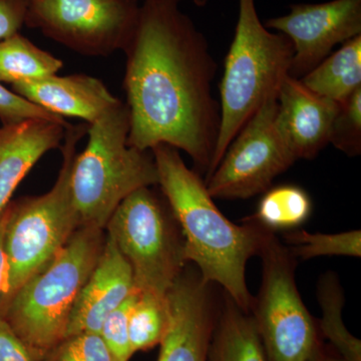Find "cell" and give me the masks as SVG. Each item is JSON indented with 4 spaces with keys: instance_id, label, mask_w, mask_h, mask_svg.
I'll use <instances>...</instances> for the list:
<instances>
[{
    "instance_id": "52a82bcc",
    "label": "cell",
    "mask_w": 361,
    "mask_h": 361,
    "mask_svg": "<svg viewBox=\"0 0 361 361\" xmlns=\"http://www.w3.org/2000/svg\"><path fill=\"white\" fill-rule=\"evenodd\" d=\"M262 281L250 312L267 361H308L318 344L317 330L299 294L296 258L271 232L259 255Z\"/></svg>"
},
{
    "instance_id": "cb8c5ba5",
    "label": "cell",
    "mask_w": 361,
    "mask_h": 361,
    "mask_svg": "<svg viewBox=\"0 0 361 361\" xmlns=\"http://www.w3.org/2000/svg\"><path fill=\"white\" fill-rule=\"evenodd\" d=\"M329 142L348 156L360 155L361 152V89L356 90L348 101L339 104Z\"/></svg>"
},
{
    "instance_id": "ac0fdd59",
    "label": "cell",
    "mask_w": 361,
    "mask_h": 361,
    "mask_svg": "<svg viewBox=\"0 0 361 361\" xmlns=\"http://www.w3.org/2000/svg\"><path fill=\"white\" fill-rule=\"evenodd\" d=\"M300 80L319 96L338 104L348 101L361 89V35L346 42Z\"/></svg>"
},
{
    "instance_id": "7c38bea8",
    "label": "cell",
    "mask_w": 361,
    "mask_h": 361,
    "mask_svg": "<svg viewBox=\"0 0 361 361\" xmlns=\"http://www.w3.org/2000/svg\"><path fill=\"white\" fill-rule=\"evenodd\" d=\"M210 283L200 273H184L167 294L169 325L158 361H208L215 327V306Z\"/></svg>"
},
{
    "instance_id": "44dd1931",
    "label": "cell",
    "mask_w": 361,
    "mask_h": 361,
    "mask_svg": "<svg viewBox=\"0 0 361 361\" xmlns=\"http://www.w3.org/2000/svg\"><path fill=\"white\" fill-rule=\"evenodd\" d=\"M317 298L322 311L320 330L323 336L344 360L361 361V341L348 331L342 319L344 294L334 273H326L319 278Z\"/></svg>"
},
{
    "instance_id": "4fadbf2b",
    "label": "cell",
    "mask_w": 361,
    "mask_h": 361,
    "mask_svg": "<svg viewBox=\"0 0 361 361\" xmlns=\"http://www.w3.org/2000/svg\"><path fill=\"white\" fill-rule=\"evenodd\" d=\"M277 128L297 160H311L329 142L339 104L287 75L278 92Z\"/></svg>"
},
{
    "instance_id": "f546056e",
    "label": "cell",
    "mask_w": 361,
    "mask_h": 361,
    "mask_svg": "<svg viewBox=\"0 0 361 361\" xmlns=\"http://www.w3.org/2000/svg\"><path fill=\"white\" fill-rule=\"evenodd\" d=\"M6 210L0 216V299L4 291V277H6V256L4 250V231H6Z\"/></svg>"
},
{
    "instance_id": "f1b7e54d",
    "label": "cell",
    "mask_w": 361,
    "mask_h": 361,
    "mask_svg": "<svg viewBox=\"0 0 361 361\" xmlns=\"http://www.w3.org/2000/svg\"><path fill=\"white\" fill-rule=\"evenodd\" d=\"M33 0H0V40L20 32Z\"/></svg>"
},
{
    "instance_id": "6da1fadb",
    "label": "cell",
    "mask_w": 361,
    "mask_h": 361,
    "mask_svg": "<svg viewBox=\"0 0 361 361\" xmlns=\"http://www.w3.org/2000/svg\"><path fill=\"white\" fill-rule=\"evenodd\" d=\"M125 54L128 144L142 151L170 145L207 173L221 111L212 94L217 65L205 35L177 2L142 0L137 32Z\"/></svg>"
},
{
    "instance_id": "d6986e66",
    "label": "cell",
    "mask_w": 361,
    "mask_h": 361,
    "mask_svg": "<svg viewBox=\"0 0 361 361\" xmlns=\"http://www.w3.org/2000/svg\"><path fill=\"white\" fill-rule=\"evenodd\" d=\"M63 61L16 33L0 40V84L13 85L56 75Z\"/></svg>"
},
{
    "instance_id": "5b68a950",
    "label": "cell",
    "mask_w": 361,
    "mask_h": 361,
    "mask_svg": "<svg viewBox=\"0 0 361 361\" xmlns=\"http://www.w3.org/2000/svg\"><path fill=\"white\" fill-rule=\"evenodd\" d=\"M293 56L291 40L270 32L259 20L255 0H239L238 20L220 84L219 135L206 180L247 121L266 99L278 96Z\"/></svg>"
},
{
    "instance_id": "9a60e30c",
    "label": "cell",
    "mask_w": 361,
    "mask_h": 361,
    "mask_svg": "<svg viewBox=\"0 0 361 361\" xmlns=\"http://www.w3.org/2000/svg\"><path fill=\"white\" fill-rule=\"evenodd\" d=\"M68 123L32 118L0 126V216L16 188L45 154L61 149Z\"/></svg>"
},
{
    "instance_id": "e0dca14e",
    "label": "cell",
    "mask_w": 361,
    "mask_h": 361,
    "mask_svg": "<svg viewBox=\"0 0 361 361\" xmlns=\"http://www.w3.org/2000/svg\"><path fill=\"white\" fill-rule=\"evenodd\" d=\"M208 361H267L253 317L226 293L216 318Z\"/></svg>"
},
{
    "instance_id": "9c48e42d",
    "label": "cell",
    "mask_w": 361,
    "mask_h": 361,
    "mask_svg": "<svg viewBox=\"0 0 361 361\" xmlns=\"http://www.w3.org/2000/svg\"><path fill=\"white\" fill-rule=\"evenodd\" d=\"M140 0H33L25 25L85 56L127 51L139 25Z\"/></svg>"
},
{
    "instance_id": "8fae6325",
    "label": "cell",
    "mask_w": 361,
    "mask_h": 361,
    "mask_svg": "<svg viewBox=\"0 0 361 361\" xmlns=\"http://www.w3.org/2000/svg\"><path fill=\"white\" fill-rule=\"evenodd\" d=\"M263 25L291 40L294 56L289 75L300 80L337 44L361 35V0L293 4L289 13L270 18Z\"/></svg>"
},
{
    "instance_id": "ba28073f",
    "label": "cell",
    "mask_w": 361,
    "mask_h": 361,
    "mask_svg": "<svg viewBox=\"0 0 361 361\" xmlns=\"http://www.w3.org/2000/svg\"><path fill=\"white\" fill-rule=\"evenodd\" d=\"M106 235L127 259L139 292L165 297L186 262L167 212L149 187L133 192L116 209Z\"/></svg>"
},
{
    "instance_id": "7402d4cb",
    "label": "cell",
    "mask_w": 361,
    "mask_h": 361,
    "mask_svg": "<svg viewBox=\"0 0 361 361\" xmlns=\"http://www.w3.org/2000/svg\"><path fill=\"white\" fill-rule=\"evenodd\" d=\"M168 325L169 310L166 296L139 292L129 318V337L133 355L160 344Z\"/></svg>"
},
{
    "instance_id": "484cf974",
    "label": "cell",
    "mask_w": 361,
    "mask_h": 361,
    "mask_svg": "<svg viewBox=\"0 0 361 361\" xmlns=\"http://www.w3.org/2000/svg\"><path fill=\"white\" fill-rule=\"evenodd\" d=\"M137 295L139 291H135L127 300L110 313L99 331L116 361H129L134 355L130 344L129 318Z\"/></svg>"
},
{
    "instance_id": "ffe728a7",
    "label": "cell",
    "mask_w": 361,
    "mask_h": 361,
    "mask_svg": "<svg viewBox=\"0 0 361 361\" xmlns=\"http://www.w3.org/2000/svg\"><path fill=\"white\" fill-rule=\"evenodd\" d=\"M311 212L312 202L305 190L282 185L265 192L255 215L249 219L272 232L294 230L310 219Z\"/></svg>"
},
{
    "instance_id": "277c9868",
    "label": "cell",
    "mask_w": 361,
    "mask_h": 361,
    "mask_svg": "<svg viewBox=\"0 0 361 361\" xmlns=\"http://www.w3.org/2000/svg\"><path fill=\"white\" fill-rule=\"evenodd\" d=\"M104 231L78 227L51 263L0 306V318L44 358L66 337L75 301L103 251Z\"/></svg>"
},
{
    "instance_id": "603a6c76",
    "label": "cell",
    "mask_w": 361,
    "mask_h": 361,
    "mask_svg": "<svg viewBox=\"0 0 361 361\" xmlns=\"http://www.w3.org/2000/svg\"><path fill=\"white\" fill-rule=\"evenodd\" d=\"M284 238L291 246L289 251L294 257L304 260L322 256H348L360 257V230L337 233V234H322L310 233L305 230H293L287 233Z\"/></svg>"
},
{
    "instance_id": "d4e9b609",
    "label": "cell",
    "mask_w": 361,
    "mask_h": 361,
    "mask_svg": "<svg viewBox=\"0 0 361 361\" xmlns=\"http://www.w3.org/2000/svg\"><path fill=\"white\" fill-rule=\"evenodd\" d=\"M44 361H116L99 334L66 337L44 356Z\"/></svg>"
},
{
    "instance_id": "1f68e13d",
    "label": "cell",
    "mask_w": 361,
    "mask_h": 361,
    "mask_svg": "<svg viewBox=\"0 0 361 361\" xmlns=\"http://www.w3.org/2000/svg\"><path fill=\"white\" fill-rule=\"evenodd\" d=\"M170 1L177 2V4H180V0H170ZM195 4L197 6H205L208 0H193Z\"/></svg>"
},
{
    "instance_id": "2e32d148",
    "label": "cell",
    "mask_w": 361,
    "mask_h": 361,
    "mask_svg": "<svg viewBox=\"0 0 361 361\" xmlns=\"http://www.w3.org/2000/svg\"><path fill=\"white\" fill-rule=\"evenodd\" d=\"M11 90L52 115L77 118L92 123L120 99L92 75H58L11 85Z\"/></svg>"
},
{
    "instance_id": "5bb4252c",
    "label": "cell",
    "mask_w": 361,
    "mask_h": 361,
    "mask_svg": "<svg viewBox=\"0 0 361 361\" xmlns=\"http://www.w3.org/2000/svg\"><path fill=\"white\" fill-rule=\"evenodd\" d=\"M135 291L132 268L106 235L101 256L71 311L66 337L85 332L99 334L109 314Z\"/></svg>"
},
{
    "instance_id": "30bf717a",
    "label": "cell",
    "mask_w": 361,
    "mask_h": 361,
    "mask_svg": "<svg viewBox=\"0 0 361 361\" xmlns=\"http://www.w3.org/2000/svg\"><path fill=\"white\" fill-rule=\"evenodd\" d=\"M277 96L247 121L208 180L213 199H248L269 190L275 178L293 165L296 159L285 144L276 118Z\"/></svg>"
},
{
    "instance_id": "4dcf8cb0",
    "label": "cell",
    "mask_w": 361,
    "mask_h": 361,
    "mask_svg": "<svg viewBox=\"0 0 361 361\" xmlns=\"http://www.w3.org/2000/svg\"><path fill=\"white\" fill-rule=\"evenodd\" d=\"M308 361H345L343 358H341V356L339 357H336V356H332L327 355L325 353L324 349H323L322 346L320 345L319 342H318L317 346H316L314 351H313L312 355H311L310 360Z\"/></svg>"
},
{
    "instance_id": "83f0119b",
    "label": "cell",
    "mask_w": 361,
    "mask_h": 361,
    "mask_svg": "<svg viewBox=\"0 0 361 361\" xmlns=\"http://www.w3.org/2000/svg\"><path fill=\"white\" fill-rule=\"evenodd\" d=\"M0 361H44L21 341L6 320L0 318Z\"/></svg>"
},
{
    "instance_id": "3957f363",
    "label": "cell",
    "mask_w": 361,
    "mask_h": 361,
    "mask_svg": "<svg viewBox=\"0 0 361 361\" xmlns=\"http://www.w3.org/2000/svg\"><path fill=\"white\" fill-rule=\"evenodd\" d=\"M129 110L118 101L87 128V146L71 171V192L80 224L106 229L116 209L133 192L159 184L152 151L128 144Z\"/></svg>"
},
{
    "instance_id": "8992f818",
    "label": "cell",
    "mask_w": 361,
    "mask_h": 361,
    "mask_svg": "<svg viewBox=\"0 0 361 361\" xmlns=\"http://www.w3.org/2000/svg\"><path fill=\"white\" fill-rule=\"evenodd\" d=\"M87 128V123L66 127L61 147L63 165L51 190L42 196L11 201L6 207V277L0 306L51 263L82 226L71 197V171Z\"/></svg>"
},
{
    "instance_id": "7a4b0ae2",
    "label": "cell",
    "mask_w": 361,
    "mask_h": 361,
    "mask_svg": "<svg viewBox=\"0 0 361 361\" xmlns=\"http://www.w3.org/2000/svg\"><path fill=\"white\" fill-rule=\"evenodd\" d=\"M151 151L158 185L182 228L185 261L198 267L206 283L220 285L242 310L251 313L254 298L246 284L247 262L259 255L272 231L249 218L243 225L228 220L179 149L161 144Z\"/></svg>"
},
{
    "instance_id": "4316f807",
    "label": "cell",
    "mask_w": 361,
    "mask_h": 361,
    "mask_svg": "<svg viewBox=\"0 0 361 361\" xmlns=\"http://www.w3.org/2000/svg\"><path fill=\"white\" fill-rule=\"evenodd\" d=\"M32 118H49L65 120L61 116L52 115L44 109L35 106L0 84V123L1 125H14L32 120Z\"/></svg>"
}]
</instances>
